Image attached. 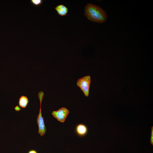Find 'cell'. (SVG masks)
Listing matches in <instances>:
<instances>
[{
	"mask_svg": "<svg viewBox=\"0 0 153 153\" xmlns=\"http://www.w3.org/2000/svg\"><path fill=\"white\" fill-rule=\"evenodd\" d=\"M84 15L90 20L102 23L107 20V16L105 11L99 6L88 3L84 8Z\"/></svg>",
	"mask_w": 153,
	"mask_h": 153,
	"instance_id": "cell-1",
	"label": "cell"
},
{
	"mask_svg": "<svg viewBox=\"0 0 153 153\" xmlns=\"http://www.w3.org/2000/svg\"><path fill=\"white\" fill-rule=\"evenodd\" d=\"M38 95L40 100V109L39 114L37 116V123L39 128L38 133L42 137L45 134L46 131L44 118L42 114L41 109V103L44 95L43 92L41 91L39 92Z\"/></svg>",
	"mask_w": 153,
	"mask_h": 153,
	"instance_id": "cell-2",
	"label": "cell"
},
{
	"mask_svg": "<svg viewBox=\"0 0 153 153\" xmlns=\"http://www.w3.org/2000/svg\"><path fill=\"white\" fill-rule=\"evenodd\" d=\"M91 82L90 76L88 75L78 79L76 82V85L82 90L85 96L88 97Z\"/></svg>",
	"mask_w": 153,
	"mask_h": 153,
	"instance_id": "cell-3",
	"label": "cell"
},
{
	"mask_svg": "<svg viewBox=\"0 0 153 153\" xmlns=\"http://www.w3.org/2000/svg\"><path fill=\"white\" fill-rule=\"evenodd\" d=\"M69 112V111L68 109L65 107H62L57 110L53 111L52 114L58 121L63 123Z\"/></svg>",
	"mask_w": 153,
	"mask_h": 153,
	"instance_id": "cell-4",
	"label": "cell"
},
{
	"mask_svg": "<svg viewBox=\"0 0 153 153\" xmlns=\"http://www.w3.org/2000/svg\"><path fill=\"white\" fill-rule=\"evenodd\" d=\"M75 131L77 135L80 137H83L87 134L88 129L87 127L84 124H79L76 126Z\"/></svg>",
	"mask_w": 153,
	"mask_h": 153,
	"instance_id": "cell-5",
	"label": "cell"
},
{
	"mask_svg": "<svg viewBox=\"0 0 153 153\" xmlns=\"http://www.w3.org/2000/svg\"><path fill=\"white\" fill-rule=\"evenodd\" d=\"M55 9L58 14L60 16L66 15L68 11V8L63 5L60 4L57 6Z\"/></svg>",
	"mask_w": 153,
	"mask_h": 153,
	"instance_id": "cell-6",
	"label": "cell"
},
{
	"mask_svg": "<svg viewBox=\"0 0 153 153\" xmlns=\"http://www.w3.org/2000/svg\"><path fill=\"white\" fill-rule=\"evenodd\" d=\"M29 103L28 98L25 95L21 96L19 100V105L21 107L24 108H26Z\"/></svg>",
	"mask_w": 153,
	"mask_h": 153,
	"instance_id": "cell-7",
	"label": "cell"
},
{
	"mask_svg": "<svg viewBox=\"0 0 153 153\" xmlns=\"http://www.w3.org/2000/svg\"><path fill=\"white\" fill-rule=\"evenodd\" d=\"M43 1L42 0H31L30 2L33 5L37 6L41 5Z\"/></svg>",
	"mask_w": 153,
	"mask_h": 153,
	"instance_id": "cell-8",
	"label": "cell"
},
{
	"mask_svg": "<svg viewBox=\"0 0 153 153\" xmlns=\"http://www.w3.org/2000/svg\"><path fill=\"white\" fill-rule=\"evenodd\" d=\"M150 139V142L152 146L153 145V126L151 127V135Z\"/></svg>",
	"mask_w": 153,
	"mask_h": 153,
	"instance_id": "cell-9",
	"label": "cell"
},
{
	"mask_svg": "<svg viewBox=\"0 0 153 153\" xmlns=\"http://www.w3.org/2000/svg\"><path fill=\"white\" fill-rule=\"evenodd\" d=\"M14 109L16 111H19L21 109V108L18 105H16L14 108Z\"/></svg>",
	"mask_w": 153,
	"mask_h": 153,
	"instance_id": "cell-10",
	"label": "cell"
},
{
	"mask_svg": "<svg viewBox=\"0 0 153 153\" xmlns=\"http://www.w3.org/2000/svg\"><path fill=\"white\" fill-rule=\"evenodd\" d=\"M27 153H38V152L36 150L32 149L29 150Z\"/></svg>",
	"mask_w": 153,
	"mask_h": 153,
	"instance_id": "cell-11",
	"label": "cell"
}]
</instances>
